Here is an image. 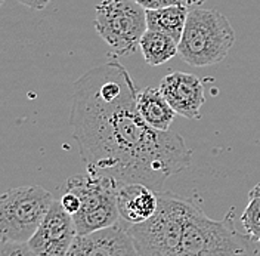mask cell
<instances>
[{
    "label": "cell",
    "instance_id": "cell-8",
    "mask_svg": "<svg viewBox=\"0 0 260 256\" xmlns=\"http://www.w3.org/2000/svg\"><path fill=\"white\" fill-rule=\"evenodd\" d=\"M76 237L73 216L55 200L27 244L37 256H67Z\"/></svg>",
    "mask_w": 260,
    "mask_h": 256
},
{
    "label": "cell",
    "instance_id": "cell-4",
    "mask_svg": "<svg viewBox=\"0 0 260 256\" xmlns=\"http://www.w3.org/2000/svg\"><path fill=\"white\" fill-rule=\"evenodd\" d=\"M188 198L160 192L158 209L148 221L129 225L141 256H176L183 231Z\"/></svg>",
    "mask_w": 260,
    "mask_h": 256
},
{
    "label": "cell",
    "instance_id": "cell-22",
    "mask_svg": "<svg viewBox=\"0 0 260 256\" xmlns=\"http://www.w3.org/2000/svg\"><path fill=\"white\" fill-rule=\"evenodd\" d=\"M5 2H6V0H0V8L3 6V3H5Z\"/></svg>",
    "mask_w": 260,
    "mask_h": 256
},
{
    "label": "cell",
    "instance_id": "cell-15",
    "mask_svg": "<svg viewBox=\"0 0 260 256\" xmlns=\"http://www.w3.org/2000/svg\"><path fill=\"white\" fill-rule=\"evenodd\" d=\"M241 225L245 234L260 244V197H248V203L241 215Z\"/></svg>",
    "mask_w": 260,
    "mask_h": 256
},
{
    "label": "cell",
    "instance_id": "cell-21",
    "mask_svg": "<svg viewBox=\"0 0 260 256\" xmlns=\"http://www.w3.org/2000/svg\"><path fill=\"white\" fill-rule=\"evenodd\" d=\"M248 197H260V184H257L254 188H251L248 192Z\"/></svg>",
    "mask_w": 260,
    "mask_h": 256
},
{
    "label": "cell",
    "instance_id": "cell-2",
    "mask_svg": "<svg viewBox=\"0 0 260 256\" xmlns=\"http://www.w3.org/2000/svg\"><path fill=\"white\" fill-rule=\"evenodd\" d=\"M257 253L254 241L234 224V209L220 221L209 218L188 200L183 231L176 256H245Z\"/></svg>",
    "mask_w": 260,
    "mask_h": 256
},
{
    "label": "cell",
    "instance_id": "cell-11",
    "mask_svg": "<svg viewBox=\"0 0 260 256\" xmlns=\"http://www.w3.org/2000/svg\"><path fill=\"white\" fill-rule=\"evenodd\" d=\"M160 192H155L144 184H127L118 187L117 208L120 221L127 225L142 224L158 209Z\"/></svg>",
    "mask_w": 260,
    "mask_h": 256
},
{
    "label": "cell",
    "instance_id": "cell-12",
    "mask_svg": "<svg viewBox=\"0 0 260 256\" xmlns=\"http://www.w3.org/2000/svg\"><path fill=\"white\" fill-rule=\"evenodd\" d=\"M138 111L151 128L167 132L175 120L176 111L170 107L167 99L161 94L160 88H146L138 92L136 98Z\"/></svg>",
    "mask_w": 260,
    "mask_h": 256
},
{
    "label": "cell",
    "instance_id": "cell-13",
    "mask_svg": "<svg viewBox=\"0 0 260 256\" xmlns=\"http://www.w3.org/2000/svg\"><path fill=\"white\" fill-rule=\"evenodd\" d=\"M188 8L183 5L166 6L154 11H146V25L148 30L160 32L170 36L179 45L182 33L188 19Z\"/></svg>",
    "mask_w": 260,
    "mask_h": 256
},
{
    "label": "cell",
    "instance_id": "cell-18",
    "mask_svg": "<svg viewBox=\"0 0 260 256\" xmlns=\"http://www.w3.org/2000/svg\"><path fill=\"white\" fill-rule=\"evenodd\" d=\"M132 2L138 3L145 11H154V9H160V8H166V6L182 5L179 0H132Z\"/></svg>",
    "mask_w": 260,
    "mask_h": 256
},
{
    "label": "cell",
    "instance_id": "cell-17",
    "mask_svg": "<svg viewBox=\"0 0 260 256\" xmlns=\"http://www.w3.org/2000/svg\"><path fill=\"white\" fill-rule=\"evenodd\" d=\"M59 202H61L62 208H64L71 216L76 215V213L79 212V209H80V198H79V195L74 194V192L65 191V194L61 197Z\"/></svg>",
    "mask_w": 260,
    "mask_h": 256
},
{
    "label": "cell",
    "instance_id": "cell-19",
    "mask_svg": "<svg viewBox=\"0 0 260 256\" xmlns=\"http://www.w3.org/2000/svg\"><path fill=\"white\" fill-rule=\"evenodd\" d=\"M18 2L34 11H43L52 0H18Z\"/></svg>",
    "mask_w": 260,
    "mask_h": 256
},
{
    "label": "cell",
    "instance_id": "cell-10",
    "mask_svg": "<svg viewBox=\"0 0 260 256\" xmlns=\"http://www.w3.org/2000/svg\"><path fill=\"white\" fill-rule=\"evenodd\" d=\"M160 91L176 114L189 120L201 119V108L206 104L204 86L195 74L173 71L160 84Z\"/></svg>",
    "mask_w": 260,
    "mask_h": 256
},
{
    "label": "cell",
    "instance_id": "cell-20",
    "mask_svg": "<svg viewBox=\"0 0 260 256\" xmlns=\"http://www.w3.org/2000/svg\"><path fill=\"white\" fill-rule=\"evenodd\" d=\"M179 2L186 8H198L200 5L204 3V0H179Z\"/></svg>",
    "mask_w": 260,
    "mask_h": 256
},
{
    "label": "cell",
    "instance_id": "cell-9",
    "mask_svg": "<svg viewBox=\"0 0 260 256\" xmlns=\"http://www.w3.org/2000/svg\"><path fill=\"white\" fill-rule=\"evenodd\" d=\"M67 256H141L129 233V225L123 221L77 236Z\"/></svg>",
    "mask_w": 260,
    "mask_h": 256
},
{
    "label": "cell",
    "instance_id": "cell-7",
    "mask_svg": "<svg viewBox=\"0 0 260 256\" xmlns=\"http://www.w3.org/2000/svg\"><path fill=\"white\" fill-rule=\"evenodd\" d=\"M95 29L117 55H132L148 30L146 11L132 0H102L95 8Z\"/></svg>",
    "mask_w": 260,
    "mask_h": 256
},
{
    "label": "cell",
    "instance_id": "cell-16",
    "mask_svg": "<svg viewBox=\"0 0 260 256\" xmlns=\"http://www.w3.org/2000/svg\"><path fill=\"white\" fill-rule=\"evenodd\" d=\"M0 256H37L27 243L0 241Z\"/></svg>",
    "mask_w": 260,
    "mask_h": 256
},
{
    "label": "cell",
    "instance_id": "cell-14",
    "mask_svg": "<svg viewBox=\"0 0 260 256\" xmlns=\"http://www.w3.org/2000/svg\"><path fill=\"white\" fill-rule=\"evenodd\" d=\"M139 48L142 50L146 64L154 67L166 64L179 53L178 43L170 36L154 30H146L141 39Z\"/></svg>",
    "mask_w": 260,
    "mask_h": 256
},
{
    "label": "cell",
    "instance_id": "cell-3",
    "mask_svg": "<svg viewBox=\"0 0 260 256\" xmlns=\"http://www.w3.org/2000/svg\"><path fill=\"white\" fill-rule=\"evenodd\" d=\"M235 42V32L223 14L216 9L189 11L178 49L191 67L222 63Z\"/></svg>",
    "mask_w": 260,
    "mask_h": 256
},
{
    "label": "cell",
    "instance_id": "cell-23",
    "mask_svg": "<svg viewBox=\"0 0 260 256\" xmlns=\"http://www.w3.org/2000/svg\"><path fill=\"white\" fill-rule=\"evenodd\" d=\"M245 256H256V253H251V255H245Z\"/></svg>",
    "mask_w": 260,
    "mask_h": 256
},
{
    "label": "cell",
    "instance_id": "cell-6",
    "mask_svg": "<svg viewBox=\"0 0 260 256\" xmlns=\"http://www.w3.org/2000/svg\"><path fill=\"white\" fill-rule=\"evenodd\" d=\"M67 191L80 198V209L73 215L77 236L111 226L120 221L117 208L118 184L108 176L84 174L70 176Z\"/></svg>",
    "mask_w": 260,
    "mask_h": 256
},
{
    "label": "cell",
    "instance_id": "cell-5",
    "mask_svg": "<svg viewBox=\"0 0 260 256\" xmlns=\"http://www.w3.org/2000/svg\"><path fill=\"white\" fill-rule=\"evenodd\" d=\"M53 202V195L39 185L0 194V241L28 243Z\"/></svg>",
    "mask_w": 260,
    "mask_h": 256
},
{
    "label": "cell",
    "instance_id": "cell-1",
    "mask_svg": "<svg viewBox=\"0 0 260 256\" xmlns=\"http://www.w3.org/2000/svg\"><path fill=\"white\" fill-rule=\"evenodd\" d=\"M138 89L117 60L92 68L74 84L70 123L87 174L118 187L144 184L162 192L170 176L185 170L192 150L172 130L151 128L138 111Z\"/></svg>",
    "mask_w": 260,
    "mask_h": 256
}]
</instances>
